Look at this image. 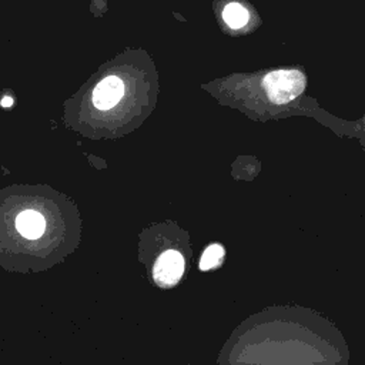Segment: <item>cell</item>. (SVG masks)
<instances>
[{"mask_svg": "<svg viewBox=\"0 0 365 365\" xmlns=\"http://www.w3.org/2000/svg\"><path fill=\"white\" fill-rule=\"evenodd\" d=\"M11 104H13V100L9 98V97H4V98L1 100V106H4V107H9V106H11Z\"/></svg>", "mask_w": 365, "mask_h": 365, "instance_id": "cell-7", "label": "cell"}, {"mask_svg": "<svg viewBox=\"0 0 365 365\" xmlns=\"http://www.w3.org/2000/svg\"><path fill=\"white\" fill-rule=\"evenodd\" d=\"M262 84L272 103L284 104L302 93L305 77L298 70H277L267 74Z\"/></svg>", "mask_w": 365, "mask_h": 365, "instance_id": "cell-1", "label": "cell"}, {"mask_svg": "<svg viewBox=\"0 0 365 365\" xmlns=\"http://www.w3.org/2000/svg\"><path fill=\"white\" fill-rule=\"evenodd\" d=\"M224 254H225V251H224L222 245H220V244L210 245L204 251V254H202V257L200 259V268L202 271H208L211 268L218 267L222 262V259H224Z\"/></svg>", "mask_w": 365, "mask_h": 365, "instance_id": "cell-6", "label": "cell"}, {"mask_svg": "<svg viewBox=\"0 0 365 365\" xmlns=\"http://www.w3.org/2000/svg\"><path fill=\"white\" fill-rule=\"evenodd\" d=\"M184 272V258L178 251L163 252L154 265V279L161 287L174 285Z\"/></svg>", "mask_w": 365, "mask_h": 365, "instance_id": "cell-2", "label": "cell"}, {"mask_svg": "<svg viewBox=\"0 0 365 365\" xmlns=\"http://www.w3.org/2000/svg\"><path fill=\"white\" fill-rule=\"evenodd\" d=\"M16 227L23 237L34 240V238H38L44 232L46 221L41 214H38L33 210H27L17 217Z\"/></svg>", "mask_w": 365, "mask_h": 365, "instance_id": "cell-4", "label": "cell"}, {"mask_svg": "<svg viewBox=\"0 0 365 365\" xmlns=\"http://www.w3.org/2000/svg\"><path fill=\"white\" fill-rule=\"evenodd\" d=\"M124 94V84L115 76L101 80L93 91V103L100 110L113 108Z\"/></svg>", "mask_w": 365, "mask_h": 365, "instance_id": "cell-3", "label": "cell"}, {"mask_svg": "<svg viewBox=\"0 0 365 365\" xmlns=\"http://www.w3.org/2000/svg\"><path fill=\"white\" fill-rule=\"evenodd\" d=\"M222 19L231 29H240L248 21V11L241 4L231 3L224 9Z\"/></svg>", "mask_w": 365, "mask_h": 365, "instance_id": "cell-5", "label": "cell"}]
</instances>
